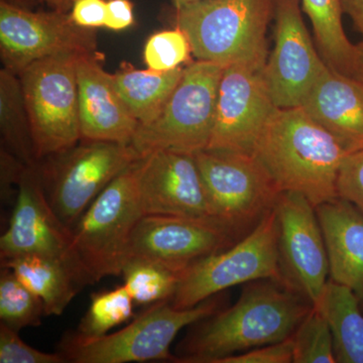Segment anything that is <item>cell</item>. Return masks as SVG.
I'll use <instances>...</instances> for the list:
<instances>
[{
	"label": "cell",
	"instance_id": "6da1fadb",
	"mask_svg": "<svg viewBox=\"0 0 363 363\" xmlns=\"http://www.w3.org/2000/svg\"><path fill=\"white\" fill-rule=\"evenodd\" d=\"M313 306L272 279L248 283L238 302L196 323L175 362L219 363L223 358L290 338Z\"/></svg>",
	"mask_w": 363,
	"mask_h": 363
},
{
	"label": "cell",
	"instance_id": "7a4b0ae2",
	"mask_svg": "<svg viewBox=\"0 0 363 363\" xmlns=\"http://www.w3.org/2000/svg\"><path fill=\"white\" fill-rule=\"evenodd\" d=\"M281 192L304 196L315 207L338 197L348 152L302 107L277 108L253 149Z\"/></svg>",
	"mask_w": 363,
	"mask_h": 363
},
{
	"label": "cell",
	"instance_id": "3957f363",
	"mask_svg": "<svg viewBox=\"0 0 363 363\" xmlns=\"http://www.w3.org/2000/svg\"><path fill=\"white\" fill-rule=\"evenodd\" d=\"M274 6L276 0H200L174 7V21L187 35L196 59L223 68L264 69Z\"/></svg>",
	"mask_w": 363,
	"mask_h": 363
},
{
	"label": "cell",
	"instance_id": "277c9868",
	"mask_svg": "<svg viewBox=\"0 0 363 363\" xmlns=\"http://www.w3.org/2000/svg\"><path fill=\"white\" fill-rule=\"evenodd\" d=\"M140 160L98 195L72 229V252L86 286L121 276L128 262L133 231L145 215L138 188Z\"/></svg>",
	"mask_w": 363,
	"mask_h": 363
},
{
	"label": "cell",
	"instance_id": "5b68a950",
	"mask_svg": "<svg viewBox=\"0 0 363 363\" xmlns=\"http://www.w3.org/2000/svg\"><path fill=\"white\" fill-rule=\"evenodd\" d=\"M221 302L220 294L187 309H178L171 301H162L150 305L116 333L94 339L67 334L58 351L67 362L74 363L175 362L171 345L179 332L218 312Z\"/></svg>",
	"mask_w": 363,
	"mask_h": 363
},
{
	"label": "cell",
	"instance_id": "8992f818",
	"mask_svg": "<svg viewBox=\"0 0 363 363\" xmlns=\"http://www.w3.org/2000/svg\"><path fill=\"white\" fill-rule=\"evenodd\" d=\"M223 67L196 60L154 121L140 124L130 145L143 157L156 150L196 155L209 147Z\"/></svg>",
	"mask_w": 363,
	"mask_h": 363
},
{
	"label": "cell",
	"instance_id": "52a82bcc",
	"mask_svg": "<svg viewBox=\"0 0 363 363\" xmlns=\"http://www.w3.org/2000/svg\"><path fill=\"white\" fill-rule=\"evenodd\" d=\"M260 279L286 285L279 266V224L274 208L233 245L185 269L171 303L178 309H187L227 289Z\"/></svg>",
	"mask_w": 363,
	"mask_h": 363
},
{
	"label": "cell",
	"instance_id": "ba28073f",
	"mask_svg": "<svg viewBox=\"0 0 363 363\" xmlns=\"http://www.w3.org/2000/svg\"><path fill=\"white\" fill-rule=\"evenodd\" d=\"M79 55L48 57L18 74L37 159L65 152L81 140Z\"/></svg>",
	"mask_w": 363,
	"mask_h": 363
},
{
	"label": "cell",
	"instance_id": "9c48e42d",
	"mask_svg": "<svg viewBox=\"0 0 363 363\" xmlns=\"http://www.w3.org/2000/svg\"><path fill=\"white\" fill-rule=\"evenodd\" d=\"M195 159L214 219L238 240L276 206L281 191L252 152L205 150Z\"/></svg>",
	"mask_w": 363,
	"mask_h": 363
},
{
	"label": "cell",
	"instance_id": "30bf717a",
	"mask_svg": "<svg viewBox=\"0 0 363 363\" xmlns=\"http://www.w3.org/2000/svg\"><path fill=\"white\" fill-rule=\"evenodd\" d=\"M45 159L39 166L48 199L72 230L98 195L142 157L131 145L81 140Z\"/></svg>",
	"mask_w": 363,
	"mask_h": 363
},
{
	"label": "cell",
	"instance_id": "8fae6325",
	"mask_svg": "<svg viewBox=\"0 0 363 363\" xmlns=\"http://www.w3.org/2000/svg\"><path fill=\"white\" fill-rule=\"evenodd\" d=\"M99 54L96 30L81 28L70 13L33 11L0 2V58L4 68L20 74L48 57Z\"/></svg>",
	"mask_w": 363,
	"mask_h": 363
},
{
	"label": "cell",
	"instance_id": "7c38bea8",
	"mask_svg": "<svg viewBox=\"0 0 363 363\" xmlns=\"http://www.w3.org/2000/svg\"><path fill=\"white\" fill-rule=\"evenodd\" d=\"M302 11L301 0H276L274 48L262 78L278 108L300 107L328 66L315 48Z\"/></svg>",
	"mask_w": 363,
	"mask_h": 363
},
{
	"label": "cell",
	"instance_id": "4fadbf2b",
	"mask_svg": "<svg viewBox=\"0 0 363 363\" xmlns=\"http://www.w3.org/2000/svg\"><path fill=\"white\" fill-rule=\"evenodd\" d=\"M279 257L286 286L317 305L330 279L328 253L316 207L304 196L281 192L276 203Z\"/></svg>",
	"mask_w": 363,
	"mask_h": 363
},
{
	"label": "cell",
	"instance_id": "5bb4252c",
	"mask_svg": "<svg viewBox=\"0 0 363 363\" xmlns=\"http://www.w3.org/2000/svg\"><path fill=\"white\" fill-rule=\"evenodd\" d=\"M238 240L214 218L143 215L131 238L128 260H149L183 274L195 262Z\"/></svg>",
	"mask_w": 363,
	"mask_h": 363
},
{
	"label": "cell",
	"instance_id": "9a60e30c",
	"mask_svg": "<svg viewBox=\"0 0 363 363\" xmlns=\"http://www.w3.org/2000/svg\"><path fill=\"white\" fill-rule=\"evenodd\" d=\"M71 245L72 230L55 213L48 199L39 162L26 166L18 182L9 227L0 238V259L25 255L57 257L71 264L85 284Z\"/></svg>",
	"mask_w": 363,
	"mask_h": 363
},
{
	"label": "cell",
	"instance_id": "2e32d148",
	"mask_svg": "<svg viewBox=\"0 0 363 363\" xmlns=\"http://www.w3.org/2000/svg\"><path fill=\"white\" fill-rule=\"evenodd\" d=\"M277 108L264 84L262 69L245 64L224 67L207 150L253 154L257 138Z\"/></svg>",
	"mask_w": 363,
	"mask_h": 363
},
{
	"label": "cell",
	"instance_id": "e0dca14e",
	"mask_svg": "<svg viewBox=\"0 0 363 363\" xmlns=\"http://www.w3.org/2000/svg\"><path fill=\"white\" fill-rule=\"evenodd\" d=\"M138 188L145 215L214 218L195 155L150 152L140 160Z\"/></svg>",
	"mask_w": 363,
	"mask_h": 363
},
{
	"label": "cell",
	"instance_id": "ac0fdd59",
	"mask_svg": "<svg viewBox=\"0 0 363 363\" xmlns=\"http://www.w3.org/2000/svg\"><path fill=\"white\" fill-rule=\"evenodd\" d=\"M101 60L99 52L80 56L77 61L82 140L130 145L140 123L119 96Z\"/></svg>",
	"mask_w": 363,
	"mask_h": 363
},
{
	"label": "cell",
	"instance_id": "d6986e66",
	"mask_svg": "<svg viewBox=\"0 0 363 363\" xmlns=\"http://www.w3.org/2000/svg\"><path fill=\"white\" fill-rule=\"evenodd\" d=\"M300 107L348 154L363 150V84L358 79L327 66Z\"/></svg>",
	"mask_w": 363,
	"mask_h": 363
},
{
	"label": "cell",
	"instance_id": "ffe728a7",
	"mask_svg": "<svg viewBox=\"0 0 363 363\" xmlns=\"http://www.w3.org/2000/svg\"><path fill=\"white\" fill-rule=\"evenodd\" d=\"M328 253L330 279L350 288L363 309V213L337 197L316 207Z\"/></svg>",
	"mask_w": 363,
	"mask_h": 363
},
{
	"label": "cell",
	"instance_id": "44dd1931",
	"mask_svg": "<svg viewBox=\"0 0 363 363\" xmlns=\"http://www.w3.org/2000/svg\"><path fill=\"white\" fill-rule=\"evenodd\" d=\"M43 301L45 316H60L85 284L65 260L43 255H25L1 260Z\"/></svg>",
	"mask_w": 363,
	"mask_h": 363
},
{
	"label": "cell",
	"instance_id": "7402d4cb",
	"mask_svg": "<svg viewBox=\"0 0 363 363\" xmlns=\"http://www.w3.org/2000/svg\"><path fill=\"white\" fill-rule=\"evenodd\" d=\"M314 307L330 327L336 363H363V309L357 295L329 279Z\"/></svg>",
	"mask_w": 363,
	"mask_h": 363
},
{
	"label": "cell",
	"instance_id": "603a6c76",
	"mask_svg": "<svg viewBox=\"0 0 363 363\" xmlns=\"http://www.w3.org/2000/svg\"><path fill=\"white\" fill-rule=\"evenodd\" d=\"M185 66L175 70H140L123 62L111 74L114 87L140 124L154 121L167 104L183 76Z\"/></svg>",
	"mask_w": 363,
	"mask_h": 363
},
{
	"label": "cell",
	"instance_id": "cb8c5ba5",
	"mask_svg": "<svg viewBox=\"0 0 363 363\" xmlns=\"http://www.w3.org/2000/svg\"><path fill=\"white\" fill-rule=\"evenodd\" d=\"M301 6L311 21L318 51L327 65L353 76L357 45L344 30L340 0H301Z\"/></svg>",
	"mask_w": 363,
	"mask_h": 363
},
{
	"label": "cell",
	"instance_id": "d4e9b609",
	"mask_svg": "<svg viewBox=\"0 0 363 363\" xmlns=\"http://www.w3.org/2000/svg\"><path fill=\"white\" fill-rule=\"evenodd\" d=\"M0 133L1 147L26 166L39 162L20 77L6 68L0 71Z\"/></svg>",
	"mask_w": 363,
	"mask_h": 363
},
{
	"label": "cell",
	"instance_id": "484cf974",
	"mask_svg": "<svg viewBox=\"0 0 363 363\" xmlns=\"http://www.w3.org/2000/svg\"><path fill=\"white\" fill-rule=\"evenodd\" d=\"M135 301L125 286L91 295L89 308L72 335L80 339H94L108 334L114 327L135 317Z\"/></svg>",
	"mask_w": 363,
	"mask_h": 363
},
{
	"label": "cell",
	"instance_id": "4316f807",
	"mask_svg": "<svg viewBox=\"0 0 363 363\" xmlns=\"http://www.w3.org/2000/svg\"><path fill=\"white\" fill-rule=\"evenodd\" d=\"M124 284L135 303L152 305L171 301L175 295L182 274L149 260H128L123 272Z\"/></svg>",
	"mask_w": 363,
	"mask_h": 363
},
{
	"label": "cell",
	"instance_id": "83f0119b",
	"mask_svg": "<svg viewBox=\"0 0 363 363\" xmlns=\"http://www.w3.org/2000/svg\"><path fill=\"white\" fill-rule=\"evenodd\" d=\"M45 316L44 303L16 278L11 269L0 272V321L14 331L38 327Z\"/></svg>",
	"mask_w": 363,
	"mask_h": 363
},
{
	"label": "cell",
	"instance_id": "f1b7e54d",
	"mask_svg": "<svg viewBox=\"0 0 363 363\" xmlns=\"http://www.w3.org/2000/svg\"><path fill=\"white\" fill-rule=\"evenodd\" d=\"M293 363H336L328 322L313 307L292 335Z\"/></svg>",
	"mask_w": 363,
	"mask_h": 363
},
{
	"label": "cell",
	"instance_id": "f546056e",
	"mask_svg": "<svg viewBox=\"0 0 363 363\" xmlns=\"http://www.w3.org/2000/svg\"><path fill=\"white\" fill-rule=\"evenodd\" d=\"M192 47L187 35L178 26L150 35L143 49V60L150 70L167 72L192 62Z\"/></svg>",
	"mask_w": 363,
	"mask_h": 363
},
{
	"label": "cell",
	"instance_id": "4dcf8cb0",
	"mask_svg": "<svg viewBox=\"0 0 363 363\" xmlns=\"http://www.w3.org/2000/svg\"><path fill=\"white\" fill-rule=\"evenodd\" d=\"M14 331L0 323V362L1 363H64L61 352H44L26 343Z\"/></svg>",
	"mask_w": 363,
	"mask_h": 363
},
{
	"label": "cell",
	"instance_id": "1f68e13d",
	"mask_svg": "<svg viewBox=\"0 0 363 363\" xmlns=\"http://www.w3.org/2000/svg\"><path fill=\"white\" fill-rule=\"evenodd\" d=\"M337 194L363 213V150L344 160L339 171Z\"/></svg>",
	"mask_w": 363,
	"mask_h": 363
},
{
	"label": "cell",
	"instance_id": "d6a6232c",
	"mask_svg": "<svg viewBox=\"0 0 363 363\" xmlns=\"http://www.w3.org/2000/svg\"><path fill=\"white\" fill-rule=\"evenodd\" d=\"M293 362L292 336L281 342L269 344L223 358L219 363H291Z\"/></svg>",
	"mask_w": 363,
	"mask_h": 363
},
{
	"label": "cell",
	"instance_id": "836d02e7",
	"mask_svg": "<svg viewBox=\"0 0 363 363\" xmlns=\"http://www.w3.org/2000/svg\"><path fill=\"white\" fill-rule=\"evenodd\" d=\"M26 164L4 147L0 149V192L1 201L9 204L16 202L18 186Z\"/></svg>",
	"mask_w": 363,
	"mask_h": 363
},
{
	"label": "cell",
	"instance_id": "e575fe53",
	"mask_svg": "<svg viewBox=\"0 0 363 363\" xmlns=\"http://www.w3.org/2000/svg\"><path fill=\"white\" fill-rule=\"evenodd\" d=\"M106 16L107 0H74L70 11L76 25L90 30L105 28Z\"/></svg>",
	"mask_w": 363,
	"mask_h": 363
},
{
	"label": "cell",
	"instance_id": "d590c367",
	"mask_svg": "<svg viewBox=\"0 0 363 363\" xmlns=\"http://www.w3.org/2000/svg\"><path fill=\"white\" fill-rule=\"evenodd\" d=\"M135 23V11L131 0H107L105 28L121 32Z\"/></svg>",
	"mask_w": 363,
	"mask_h": 363
},
{
	"label": "cell",
	"instance_id": "8d00e7d4",
	"mask_svg": "<svg viewBox=\"0 0 363 363\" xmlns=\"http://www.w3.org/2000/svg\"><path fill=\"white\" fill-rule=\"evenodd\" d=\"M343 13L350 16L355 30L363 37V0H340Z\"/></svg>",
	"mask_w": 363,
	"mask_h": 363
},
{
	"label": "cell",
	"instance_id": "74e56055",
	"mask_svg": "<svg viewBox=\"0 0 363 363\" xmlns=\"http://www.w3.org/2000/svg\"><path fill=\"white\" fill-rule=\"evenodd\" d=\"M35 1L47 4L52 11L65 13H70L74 4V0H35Z\"/></svg>",
	"mask_w": 363,
	"mask_h": 363
},
{
	"label": "cell",
	"instance_id": "f35d334b",
	"mask_svg": "<svg viewBox=\"0 0 363 363\" xmlns=\"http://www.w3.org/2000/svg\"><path fill=\"white\" fill-rule=\"evenodd\" d=\"M353 77L358 79L363 84V40L357 44V60Z\"/></svg>",
	"mask_w": 363,
	"mask_h": 363
},
{
	"label": "cell",
	"instance_id": "ab89813d",
	"mask_svg": "<svg viewBox=\"0 0 363 363\" xmlns=\"http://www.w3.org/2000/svg\"><path fill=\"white\" fill-rule=\"evenodd\" d=\"M0 2H4L9 6L21 7V9H33L35 0H0Z\"/></svg>",
	"mask_w": 363,
	"mask_h": 363
},
{
	"label": "cell",
	"instance_id": "60d3db41",
	"mask_svg": "<svg viewBox=\"0 0 363 363\" xmlns=\"http://www.w3.org/2000/svg\"><path fill=\"white\" fill-rule=\"evenodd\" d=\"M196 1H200V0H171L174 7L185 6V4H193Z\"/></svg>",
	"mask_w": 363,
	"mask_h": 363
}]
</instances>
